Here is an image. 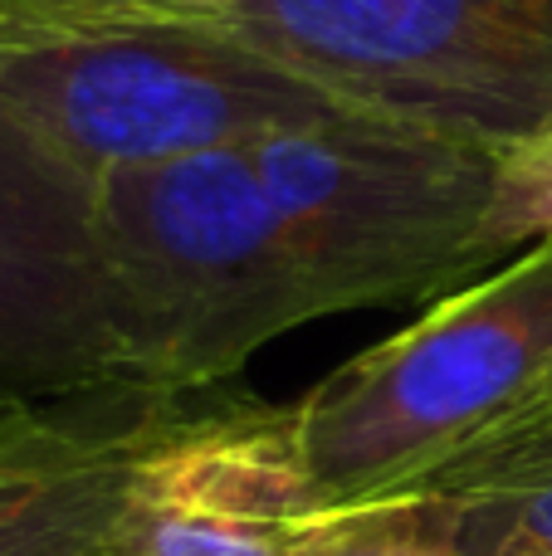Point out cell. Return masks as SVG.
<instances>
[{
  "instance_id": "obj_12",
  "label": "cell",
  "mask_w": 552,
  "mask_h": 556,
  "mask_svg": "<svg viewBox=\"0 0 552 556\" xmlns=\"http://www.w3.org/2000/svg\"><path fill=\"white\" fill-rule=\"evenodd\" d=\"M166 0H0V25L35 29V25H84V20H117L162 10Z\"/></svg>"
},
{
  "instance_id": "obj_5",
  "label": "cell",
  "mask_w": 552,
  "mask_h": 556,
  "mask_svg": "<svg viewBox=\"0 0 552 556\" xmlns=\"http://www.w3.org/2000/svg\"><path fill=\"white\" fill-rule=\"evenodd\" d=\"M342 108L509 156L552 123V0H235L196 10Z\"/></svg>"
},
{
  "instance_id": "obj_14",
  "label": "cell",
  "mask_w": 552,
  "mask_h": 556,
  "mask_svg": "<svg viewBox=\"0 0 552 556\" xmlns=\"http://www.w3.org/2000/svg\"><path fill=\"white\" fill-rule=\"evenodd\" d=\"M235 5V0H166V10H221Z\"/></svg>"
},
{
  "instance_id": "obj_8",
  "label": "cell",
  "mask_w": 552,
  "mask_h": 556,
  "mask_svg": "<svg viewBox=\"0 0 552 556\" xmlns=\"http://www.w3.org/2000/svg\"><path fill=\"white\" fill-rule=\"evenodd\" d=\"M176 401L147 386L0 401V556H98L137 454Z\"/></svg>"
},
{
  "instance_id": "obj_1",
  "label": "cell",
  "mask_w": 552,
  "mask_h": 556,
  "mask_svg": "<svg viewBox=\"0 0 552 556\" xmlns=\"http://www.w3.org/2000/svg\"><path fill=\"white\" fill-rule=\"evenodd\" d=\"M293 415L313 513L426 498L552 425V240L455 288Z\"/></svg>"
},
{
  "instance_id": "obj_13",
  "label": "cell",
  "mask_w": 552,
  "mask_h": 556,
  "mask_svg": "<svg viewBox=\"0 0 552 556\" xmlns=\"http://www.w3.org/2000/svg\"><path fill=\"white\" fill-rule=\"evenodd\" d=\"M489 556H552V547H543V542H524V538H509L499 542Z\"/></svg>"
},
{
  "instance_id": "obj_9",
  "label": "cell",
  "mask_w": 552,
  "mask_h": 556,
  "mask_svg": "<svg viewBox=\"0 0 552 556\" xmlns=\"http://www.w3.org/2000/svg\"><path fill=\"white\" fill-rule=\"evenodd\" d=\"M426 498H440L450 508L455 547L465 556H489L509 538L552 547V425L436 483Z\"/></svg>"
},
{
  "instance_id": "obj_2",
  "label": "cell",
  "mask_w": 552,
  "mask_h": 556,
  "mask_svg": "<svg viewBox=\"0 0 552 556\" xmlns=\"http://www.w3.org/2000/svg\"><path fill=\"white\" fill-rule=\"evenodd\" d=\"M93 230L147 391L230 381L260 346L318 317L244 147L113 166L93 181Z\"/></svg>"
},
{
  "instance_id": "obj_4",
  "label": "cell",
  "mask_w": 552,
  "mask_h": 556,
  "mask_svg": "<svg viewBox=\"0 0 552 556\" xmlns=\"http://www.w3.org/2000/svg\"><path fill=\"white\" fill-rule=\"evenodd\" d=\"M244 152L318 317L430 298L479 274L475 240L504 166L489 147L348 108Z\"/></svg>"
},
{
  "instance_id": "obj_10",
  "label": "cell",
  "mask_w": 552,
  "mask_h": 556,
  "mask_svg": "<svg viewBox=\"0 0 552 556\" xmlns=\"http://www.w3.org/2000/svg\"><path fill=\"white\" fill-rule=\"evenodd\" d=\"M289 556H465L440 498H397L372 508L309 513L289 532Z\"/></svg>"
},
{
  "instance_id": "obj_7",
  "label": "cell",
  "mask_w": 552,
  "mask_h": 556,
  "mask_svg": "<svg viewBox=\"0 0 552 556\" xmlns=\"http://www.w3.org/2000/svg\"><path fill=\"white\" fill-rule=\"evenodd\" d=\"M309 513L289 405H176L137 454L98 556H289Z\"/></svg>"
},
{
  "instance_id": "obj_11",
  "label": "cell",
  "mask_w": 552,
  "mask_h": 556,
  "mask_svg": "<svg viewBox=\"0 0 552 556\" xmlns=\"http://www.w3.org/2000/svg\"><path fill=\"white\" fill-rule=\"evenodd\" d=\"M538 240H552V123L534 142L509 152L504 166H499L494 201H489L475 240L479 269L499 264L518 244H538Z\"/></svg>"
},
{
  "instance_id": "obj_3",
  "label": "cell",
  "mask_w": 552,
  "mask_h": 556,
  "mask_svg": "<svg viewBox=\"0 0 552 556\" xmlns=\"http://www.w3.org/2000/svg\"><path fill=\"white\" fill-rule=\"evenodd\" d=\"M0 113L98 181L113 166L254 147L348 113L196 10L84 25H0Z\"/></svg>"
},
{
  "instance_id": "obj_6",
  "label": "cell",
  "mask_w": 552,
  "mask_h": 556,
  "mask_svg": "<svg viewBox=\"0 0 552 556\" xmlns=\"http://www.w3.org/2000/svg\"><path fill=\"white\" fill-rule=\"evenodd\" d=\"M137 386L93 230V181L0 113V401Z\"/></svg>"
}]
</instances>
